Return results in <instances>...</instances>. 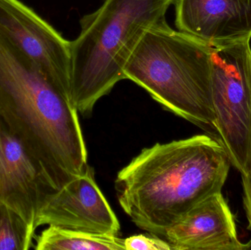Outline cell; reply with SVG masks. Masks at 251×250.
Masks as SVG:
<instances>
[{"label": "cell", "mask_w": 251, "mask_h": 250, "mask_svg": "<svg viewBox=\"0 0 251 250\" xmlns=\"http://www.w3.org/2000/svg\"><path fill=\"white\" fill-rule=\"evenodd\" d=\"M231 166L219 141L195 135L144 148L119 172L115 189L131 222L163 239L193 207L222 192Z\"/></svg>", "instance_id": "cell-1"}, {"label": "cell", "mask_w": 251, "mask_h": 250, "mask_svg": "<svg viewBox=\"0 0 251 250\" xmlns=\"http://www.w3.org/2000/svg\"><path fill=\"white\" fill-rule=\"evenodd\" d=\"M76 107L0 34V118L55 192L83 173L88 152Z\"/></svg>", "instance_id": "cell-2"}, {"label": "cell", "mask_w": 251, "mask_h": 250, "mask_svg": "<svg viewBox=\"0 0 251 250\" xmlns=\"http://www.w3.org/2000/svg\"><path fill=\"white\" fill-rule=\"evenodd\" d=\"M212 51L213 47L172 29L165 19L146 31L124 73L165 110L221 142L212 101Z\"/></svg>", "instance_id": "cell-3"}, {"label": "cell", "mask_w": 251, "mask_h": 250, "mask_svg": "<svg viewBox=\"0 0 251 250\" xmlns=\"http://www.w3.org/2000/svg\"><path fill=\"white\" fill-rule=\"evenodd\" d=\"M176 0H104L79 21L71 42L70 96L78 113L90 115L99 100L125 79V68L148 29L166 19Z\"/></svg>", "instance_id": "cell-4"}, {"label": "cell", "mask_w": 251, "mask_h": 250, "mask_svg": "<svg viewBox=\"0 0 251 250\" xmlns=\"http://www.w3.org/2000/svg\"><path fill=\"white\" fill-rule=\"evenodd\" d=\"M251 40L214 48L212 101L215 124L231 166L241 176L251 167Z\"/></svg>", "instance_id": "cell-5"}, {"label": "cell", "mask_w": 251, "mask_h": 250, "mask_svg": "<svg viewBox=\"0 0 251 250\" xmlns=\"http://www.w3.org/2000/svg\"><path fill=\"white\" fill-rule=\"evenodd\" d=\"M0 34L71 101L70 41L19 0H0Z\"/></svg>", "instance_id": "cell-6"}, {"label": "cell", "mask_w": 251, "mask_h": 250, "mask_svg": "<svg viewBox=\"0 0 251 250\" xmlns=\"http://www.w3.org/2000/svg\"><path fill=\"white\" fill-rule=\"evenodd\" d=\"M44 226L112 236H119L121 230L119 220L89 165L80 176L49 195L35 221L36 230Z\"/></svg>", "instance_id": "cell-7"}, {"label": "cell", "mask_w": 251, "mask_h": 250, "mask_svg": "<svg viewBox=\"0 0 251 250\" xmlns=\"http://www.w3.org/2000/svg\"><path fill=\"white\" fill-rule=\"evenodd\" d=\"M40 164L0 118V204L19 214L35 234V221L54 193Z\"/></svg>", "instance_id": "cell-8"}, {"label": "cell", "mask_w": 251, "mask_h": 250, "mask_svg": "<svg viewBox=\"0 0 251 250\" xmlns=\"http://www.w3.org/2000/svg\"><path fill=\"white\" fill-rule=\"evenodd\" d=\"M177 30L217 48L251 39V0H176Z\"/></svg>", "instance_id": "cell-9"}, {"label": "cell", "mask_w": 251, "mask_h": 250, "mask_svg": "<svg viewBox=\"0 0 251 250\" xmlns=\"http://www.w3.org/2000/svg\"><path fill=\"white\" fill-rule=\"evenodd\" d=\"M163 239L175 250H248L237 234L235 217L221 193L206 198L186 213Z\"/></svg>", "instance_id": "cell-10"}, {"label": "cell", "mask_w": 251, "mask_h": 250, "mask_svg": "<svg viewBox=\"0 0 251 250\" xmlns=\"http://www.w3.org/2000/svg\"><path fill=\"white\" fill-rule=\"evenodd\" d=\"M36 250H125L124 239L49 226L34 238Z\"/></svg>", "instance_id": "cell-11"}, {"label": "cell", "mask_w": 251, "mask_h": 250, "mask_svg": "<svg viewBox=\"0 0 251 250\" xmlns=\"http://www.w3.org/2000/svg\"><path fill=\"white\" fill-rule=\"evenodd\" d=\"M35 236L19 214L0 204V250L34 249Z\"/></svg>", "instance_id": "cell-12"}, {"label": "cell", "mask_w": 251, "mask_h": 250, "mask_svg": "<svg viewBox=\"0 0 251 250\" xmlns=\"http://www.w3.org/2000/svg\"><path fill=\"white\" fill-rule=\"evenodd\" d=\"M149 234L134 235L124 239L125 250H172L166 240Z\"/></svg>", "instance_id": "cell-13"}, {"label": "cell", "mask_w": 251, "mask_h": 250, "mask_svg": "<svg viewBox=\"0 0 251 250\" xmlns=\"http://www.w3.org/2000/svg\"><path fill=\"white\" fill-rule=\"evenodd\" d=\"M243 208L248 222V230L251 232V167L246 176H242Z\"/></svg>", "instance_id": "cell-14"}]
</instances>
